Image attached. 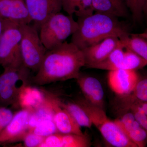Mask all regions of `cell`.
<instances>
[{
	"mask_svg": "<svg viewBox=\"0 0 147 147\" xmlns=\"http://www.w3.org/2000/svg\"><path fill=\"white\" fill-rule=\"evenodd\" d=\"M124 48L121 44L110 53L105 59L98 63L87 66V68L97 69L102 70H110L119 69L123 59Z\"/></svg>",
	"mask_w": 147,
	"mask_h": 147,
	"instance_id": "44dd1931",
	"label": "cell"
},
{
	"mask_svg": "<svg viewBox=\"0 0 147 147\" xmlns=\"http://www.w3.org/2000/svg\"><path fill=\"white\" fill-rule=\"evenodd\" d=\"M62 9L68 14L78 18L92 15L94 12L92 0H61Z\"/></svg>",
	"mask_w": 147,
	"mask_h": 147,
	"instance_id": "d6986e66",
	"label": "cell"
},
{
	"mask_svg": "<svg viewBox=\"0 0 147 147\" xmlns=\"http://www.w3.org/2000/svg\"><path fill=\"white\" fill-rule=\"evenodd\" d=\"M3 21V30L0 36V65L4 67L9 65H22L20 24Z\"/></svg>",
	"mask_w": 147,
	"mask_h": 147,
	"instance_id": "8992f818",
	"label": "cell"
},
{
	"mask_svg": "<svg viewBox=\"0 0 147 147\" xmlns=\"http://www.w3.org/2000/svg\"><path fill=\"white\" fill-rule=\"evenodd\" d=\"M56 98L54 96L50 95L44 98L38 105L30 108L31 113L28 122L29 131L43 121L53 120L54 103Z\"/></svg>",
	"mask_w": 147,
	"mask_h": 147,
	"instance_id": "2e32d148",
	"label": "cell"
},
{
	"mask_svg": "<svg viewBox=\"0 0 147 147\" xmlns=\"http://www.w3.org/2000/svg\"><path fill=\"white\" fill-rule=\"evenodd\" d=\"M57 97L54 103V120L58 132L63 134H73L84 135L81 127L67 110L60 105Z\"/></svg>",
	"mask_w": 147,
	"mask_h": 147,
	"instance_id": "5bb4252c",
	"label": "cell"
},
{
	"mask_svg": "<svg viewBox=\"0 0 147 147\" xmlns=\"http://www.w3.org/2000/svg\"><path fill=\"white\" fill-rule=\"evenodd\" d=\"M20 50L24 66L30 71L38 70L47 51L40 38L38 30L30 24H20Z\"/></svg>",
	"mask_w": 147,
	"mask_h": 147,
	"instance_id": "5b68a950",
	"label": "cell"
},
{
	"mask_svg": "<svg viewBox=\"0 0 147 147\" xmlns=\"http://www.w3.org/2000/svg\"><path fill=\"white\" fill-rule=\"evenodd\" d=\"M114 122L127 137L137 147L145 146L147 130L136 121L132 113H126L121 118L117 119Z\"/></svg>",
	"mask_w": 147,
	"mask_h": 147,
	"instance_id": "7c38bea8",
	"label": "cell"
},
{
	"mask_svg": "<svg viewBox=\"0 0 147 147\" xmlns=\"http://www.w3.org/2000/svg\"><path fill=\"white\" fill-rule=\"evenodd\" d=\"M76 80L85 99L92 105L104 109V92L100 82L94 77L81 74Z\"/></svg>",
	"mask_w": 147,
	"mask_h": 147,
	"instance_id": "4fadbf2b",
	"label": "cell"
},
{
	"mask_svg": "<svg viewBox=\"0 0 147 147\" xmlns=\"http://www.w3.org/2000/svg\"><path fill=\"white\" fill-rule=\"evenodd\" d=\"M78 26L73 16L59 12L51 16L41 26L40 38L46 50H51L65 41Z\"/></svg>",
	"mask_w": 147,
	"mask_h": 147,
	"instance_id": "277c9868",
	"label": "cell"
},
{
	"mask_svg": "<svg viewBox=\"0 0 147 147\" xmlns=\"http://www.w3.org/2000/svg\"><path fill=\"white\" fill-rule=\"evenodd\" d=\"M3 68L4 71L0 75V92L20 82H29L30 70L23 65L7 66Z\"/></svg>",
	"mask_w": 147,
	"mask_h": 147,
	"instance_id": "9a60e30c",
	"label": "cell"
},
{
	"mask_svg": "<svg viewBox=\"0 0 147 147\" xmlns=\"http://www.w3.org/2000/svg\"><path fill=\"white\" fill-rule=\"evenodd\" d=\"M31 109L24 107L13 113V117L0 134V144L22 141L29 131L28 122Z\"/></svg>",
	"mask_w": 147,
	"mask_h": 147,
	"instance_id": "52a82bcc",
	"label": "cell"
},
{
	"mask_svg": "<svg viewBox=\"0 0 147 147\" xmlns=\"http://www.w3.org/2000/svg\"><path fill=\"white\" fill-rule=\"evenodd\" d=\"M78 26L71 35V42L81 50L98 43L110 36L119 38L129 34L126 24L118 18L105 13H93L78 18Z\"/></svg>",
	"mask_w": 147,
	"mask_h": 147,
	"instance_id": "7a4b0ae2",
	"label": "cell"
},
{
	"mask_svg": "<svg viewBox=\"0 0 147 147\" xmlns=\"http://www.w3.org/2000/svg\"><path fill=\"white\" fill-rule=\"evenodd\" d=\"M13 113L9 108L0 106V134L11 120Z\"/></svg>",
	"mask_w": 147,
	"mask_h": 147,
	"instance_id": "4dcf8cb0",
	"label": "cell"
},
{
	"mask_svg": "<svg viewBox=\"0 0 147 147\" xmlns=\"http://www.w3.org/2000/svg\"><path fill=\"white\" fill-rule=\"evenodd\" d=\"M4 28V21L3 19L0 18V36L2 34Z\"/></svg>",
	"mask_w": 147,
	"mask_h": 147,
	"instance_id": "1f68e13d",
	"label": "cell"
},
{
	"mask_svg": "<svg viewBox=\"0 0 147 147\" xmlns=\"http://www.w3.org/2000/svg\"><path fill=\"white\" fill-rule=\"evenodd\" d=\"M90 146V139L85 134H63V147H88Z\"/></svg>",
	"mask_w": 147,
	"mask_h": 147,
	"instance_id": "484cf974",
	"label": "cell"
},
{
	"mask_svg": "<svg viewBox=\"0 0 147 147\" xmlns=\"http://www.w3.org/2000/svg\"><path fill=\"white\" fill-rule=\"evenodd\" d=\"M60 105L70 113L81 127L90 128L92 123L89 117L84 108L77 102L64 103L60 100Z\"/></svg>",
	"mask_w": 147,
	"mask_h": 147,
	"instance_id": "7402d4cb",
	"label": "cell"
},
{
	"mask_svg": "<svg viewBox=\"0 0 147 147\" xmlns=\"http://www.w3.org/2000/svg\"><path fill=\"white\" fill-rule=\"evenodd\" d=\"M94 11L119 17L128 16V8L124 0H92Z\"/></svg>",
	"mask_w": 147,
	"mask_h": 147,
	"instance_id": "e0dca14e",
	"label": "cell"
},
{
	"mask_svg": "<svg viewBox=\"0 0 147 147\" xmlns=\"http://www.w3.org/2000/svg\"><path fill=\"white\" fill-rule=\"evenodd\" d=\"M124 51L123 59L119 69L136 70L147 65V60L130 50Z\"/></svg>",
	"mask_w": 147,
	"mask_h": 147,
	"instance_id": "cb8c5ba5",
	"label": "cell"
},
{
	"mask_svg": "<svg viewBox=\"0 0 147 147\" xmlns=\"http://www.w3.org/2000/svg\"><path fill=\"white\" fill-rule=\"evenodd\" d=\"M25 2L33 26L38 31L47 19L62 9L61 0H25Z\"/></svg>",
	"mask_w": 147,
	"mask_h": 147,
	"instance_id": "ba28073f",
	"label": "cell"
},
{
	"mask_svg": "<svg viewBox=\"0 0 147 147\" xmlns=\"http://www.w3.org/2000/svg\"><path fill=\"white\" fill-rule=\"evenodd\" d=\"M108 79L110 88L121 96L133 91L140 80L136 71L123 69L109 71Z\"/></svg>",
	"mask_w": 147,
	"mask_h": 147,
	"instance_id": "9c48e42d",
	"label": "cell"
},
{
	"mask_svg": "<svg viewBox=\"0 0 147 147\" xmlns=\"http://www.w3.org/2000/svg\"><path fill=\"white\" fill-rule=\"evenodd\" d=\"M85 64L83 51L71 42L65 41L47 50L32 81L37 85L42 86L76 79Z\"/></svg>",
	"mask_w": 147,
	"mask_h": 147,
	"instance_id": "6da1fadb",
	"label": "cell"
},
{
	"mask_svg": "<svg viewBox=\"0 0 147 147\" xmlns=\"http://www.w3.org/2000/svg\"><path fill=\"white\" fill-rule=\"evenodd\" d=\"M76 102L84 108L92 125L110 145L116 147H137L124 134L114 121L108 119L104 109L92 105L85 98L79 99Z\"/></svg>",
	"mask_w": 147,
	"mask_h": 147,
	"instance_id": "3957f363",
	"label": "cell"
},
{
	"mask_svg": "<svg viewBox=\"0 0 147 147\" xmlns=\"http://www.w3.org/2000/svg\"><path fill=\"white\" fill-rule=\"evenodd\" d=\"M39 147H63V134L57 132L45 137Z\"/></svg>",
	"mask_w": 147,
	"mask_h": 147,
	"instance_id": "f1b7e54d",
	"label": "cell"
},
{
	"mask_svg": "<svg viewBox=\"0 0 147 147\" xmlns=\"http://www.w3.org/2000/svg\"><path fill=\"white\" fill-rule=\"evenodd\" d=\"M124 49L130 50L147 60V41L146 33L125 35L119 38Z\"/></svg>",
	"mask_w": 147,
	"mask_h": 147,
	"instance_id": "ac0fdd59",
	"label": "cell"
},
{
	"mask_svg": "<svg viewBox=\"0 0 147 147\" xmlns=\"http://www.w3.org/2000/svg\"><path fill=\"white\" fill-rule=\"evenodd\" d=\"M27 86L8 87L0 92V106L6 107L9 105L16 104L19 102L21 94Z\"/></svg>",
	"mask_w": 147,
	"mask_h": 147,
	"instance_id": "603a6c76",
	"label": "cell"
},
{
	"mask_svg": "<svg viewBox=\"0 0 147 147\" xmlns=\"http://www.w3.org/2000/svg\"><path fill=\"white\" fill-rule=\"evenodd\" d=\"M120 43V41L118 37L110 36L82 50L85 57V67L102 61Z\"/></svg>",
	"mask_w": 147,
	"mask_h": 147,
	"instance_id": "8fae6325",
	"label": "cell"
},
{
	"mask_svg": "<svg viewBox=\"0 0 147 147\" xmlns=\"http://www.w3.org/2000/svg\"><path fill=\"white\" fill-rule=\"evenodd\" d=\"M45 137L35 134L32 131H29L22 139L24 146L39 147Z\"/></svg>",
	"mask_w": 147,
	"mask_h": 147,
	"instance_id": "f546056e",
	"label": "cell"
},
{
	"mask_svg": "<svg viewBox=\"0 0 147 147\" xmlns=\"http://www.w3.org/2000/svg\"><path fill=\"white\" fill-rule=\"evenodd\" d=\"M127 8L131 11L134 22H142L147 11V0H125Z\"/></svg>",
	"mask_w": 147,
	"mask_h": 147,
	"instance_id": "d4e9b609",
	"label": "cell"
},
{
	"mask_svg": "<svg viewBox=\"0 0 147 147\" xmlns=\"http://www.w3.org/2000/svg\"><path fill=\"white\" fill-rule=\"evenodd\" d=\"M123 96L121 110L127 112L131 105L138 102L147 101V80L146 78L140 80L132 92Z\"/></svg>",
	"mask_w": 147,
	"mask_h": 147,
	"instance_id": "ffe728a7",
	"label": "cell"
},
{
	"mask_svg": "<svg viewBox=\"0 0 147 147\" xmlns=\"http://www.w3.org/2000/svg\"><path fill=\"white\" fill-rule=\"evenodd\" d=\"M30 131L35 134L46 137L58 132L53 120H47L41 122Z\"/></svg>",
	"mask_w": 147,
	"mask_h": 147,
	"instance_id": "4316f807",
	"label": "cell"
},
{
	"mask_svg": "<svg viewBox=\"0 0 147 147\" xmlns=\"http://www.w3.org/2000/svg\"><path fill=\"white\" fill-rule=\"evenodd\" d=\"M0 18L19 24L32 22L25 0H0Z\"/></svg>",
	"mask_w": 147,
	"mask_h": 147,
	"instance_id": "30bf717a",
	"label": "cell"
},
{
	"mask_svg": "<svg viewBox=\"0 0 147 147\" xmlns=\"http://www.w3.org/2000/svg\"><path fill=\"white\" fill-rule=\"evenodd\" d=\"M140 102L134 103L130 107L129 110H131V113L134 115V118L138 123L144 129L147 130V114L144 112L140 106Z\"/></svg>",
	"mask_w": 147,
	"mask_h": 147,
	"instance_id": "83f0119b",
	"label": "cell"
}]
</instances>
